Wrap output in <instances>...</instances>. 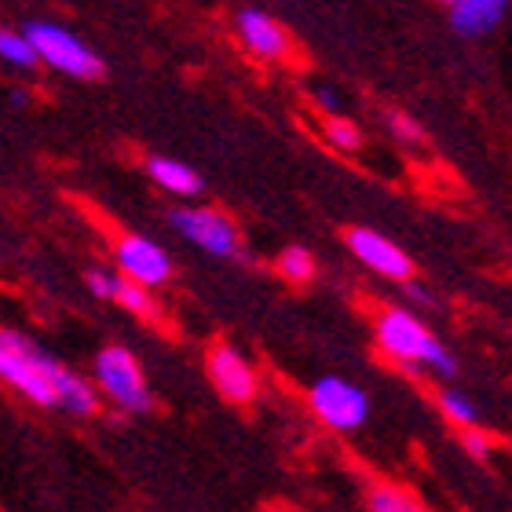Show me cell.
<instances>
[{
  "mask_svg": "<svg viewBox=\"0 0 512 512\" xmlns=\"http://www.w3.org/2000/svg\"><path fill=\"white\" fill-rule=\"evenodd\" d=\"M96 381L128 414H150L154 410V395H150L147 381H143L136 355L121 348V344H110V348H103L96 355Z\"/></svg>",
  "mask_w": 512,
  "mask_h": 512,
  "instance_id": "3",
  "label": "cell"
},
{
  "mask_svg": "<svg viewBox=\"0 0 512 512\" xmlns=\"http://www.w3.org/2000/svg\"><path fill=\"white\" fill-rule=\"evenodd\" d=\"M278 275L286 278V282H308L311 275H315V256L308 253V249L300 246H289L286 253L278 256Z\"/></svg>",
  "mask_w": 512,
  "mask_h": 512,
  "instance_id": "16",
  "label": "cell"
},
{
  "mask_svg": "<svg viewBox=\"0 0 512 512\" xmlns=\"http://www.w3.org/2000/svg\"><path fill=\"white\" fill-rule=\"evenodd\" d=\"M410 297H414V300H425V304H428V300H432V297H428V289L414 286V282H410Z\"/></svg>",
  "mask_w": 512,
  "mask_h": 512,
  "instance_id": "24",
  "label": "cell"
},
{
  "mask_svg": "<svg viewBox=\"0 0 512 512\" xmlns=\"http://www.w3.org/2000/svg\"><path fill=\"white\" fill-rule=\"evenodd\" d=\"M322 136L330 139L337 150H355L359 143H363L359 128H355L352 121H344V118H326V125H322Z\"/></svg>",
  "mask_w": 512,
  "mask_h": 512,
  "instance_id": "19",
  "label": "cell"
},
{
  "mask_svg": "<svg viewBox=\"0 0 512 512\" xmlns=\"http://www.w3.org/2000/svg\"><path fill=\"white\" fill-rule=\"evenodd\" d=\"M235 26H238L242 44H246L253 55H260V59H286L289 48H293L286 26H282L278 19H271V15L260 8H242L238 11Z\"/></svg>",
  "mask_w": 512,
  "mask_h": 512,
  "instance_id": "11",
  "label": "cell"
},
{
  "mask_svg": "<svg viewBox=\"0 0 512 512\" xmlns=\"http://www.w3.org/2000/svg\"><path fill=\"white\" fill-rule=\"evenodd\" d=\"M88 289H92L96 297H103V300H114V289H118V275H110V271L96 267V271H88Z\"/></svg>",
  "mask_w": 512,
  "mask_h": 512,
  "instance_id": "20",
  "label": "cell"
},
{
  "mask_svg": "<svg viewBox=\"0 0 512 512\" xmlns=\"http://www.w3.org/2000/svg\"><path fill=\"white\" fill-rule=\"evenodd\" d=\"M114 260L121 267V278L136 282V286H161L172 278V260L161 246H154L143 235H125L114 246Z\"/></svg>",
  "mask_w": 512,
  "mask_h": 512,
  "instance_id": "7",
  "label": "cell"
},
{
  "mask_svg": "<svg viewBox=\"0 0 512 512\" xmlns=\"http://www.w3.org/2000/svg\"><path fill=\"white\" fill-rule=\"evenodd\" d=\"M439 410L447 414V421H454V425H461V428L480 425V410H476V403L461 392H439Z\"/></svg>",
  "mask_w": 512,
  "mask_h": 512,
  "instance_id": "15",
  "label": "cell"
},
{
  "mask_svg": "<svg viewBox=\"0 0 512 512\" xmlns=\"http://www.w3.org/2000/svg\"><path fill=\"white\" fill-rule=\"evenodd\" d=\"M0 381L33 399L37 406H55V395L37 366V344L15 330H0Z\"/></svg>",
  "mask_w": 512,
  "mask_h": 512,
  "instance_id": "5",
  "label": "cell"
},
{
  "mask_svg": "<svg viewBox=\"0 0 512 512\" xmlns=\"http://www.w3.org/2000/svg\"><path fill=\"white\" fill-rule=\"evenodd\" d=\"M22 37L30 41V48L37 52V63H48L52 70L66 77H81V81H92V77L103 74V59H99L92 48H88L77 33H70L66 26H55V22H30Z\"/></svg>",
  "mask_w": 512,
  "mask_h": 512,
  "instance_id": "2",
  "label": "cell"
},
{
  "mask_svg": "<svg viewBox=\"0 0 512 512\" xmlns=\"http://www.w3.org/2000/svg\"><path fill=\"white\" fill-rule=\"evenodd\" d=\"M377 344H381L384 355L399 359V366H428L439 377L458 374L454 355L439 344L436 333L403 308H388L377 315Z\"/></svg>",
  "mask_w": 512,
  "mask_h": 512,
  "instance_id": "1",
  "label": "cell"
},
{
  "mask_svg": "<svg viewBox=\"0 0 512 512\" xmlns=\"http://www.w3.org/2000/svg\"><path fill=\"white\" fill-rule=\"evenodd\" d=\"M114 300H118V304H125L128 311L143 315V319H154V315H158V308H154V297H150L147 289L136 286V282H128V278H121V275H118V289H114Z\"/></svg>",
  "mask_w": 512,
  "mask_h": 512,
  "instance_id": "18",
  "label": "cell"
},
{
  "mask_svg": "<svg viewBox=\"0 0 512 512\" xmlns=\"http://www.w3.org/2000/svg\"><path fill=\"white\" fill-rule=\"evenodd\" d=\"M0 59L11 66H19V70L37 66V52L30 48V41L15 30H4V26H0Z\"/></svg>",
  "mask_w": 512,
  "mask_h": 512,
  "instance_id": "14",
  "label": "cell"
},
{
  "mask_svg": "<svg viewBox=\"0 0 512 512\" xmlns=\"http://www.w3.org/2000/svg\"><path fill=\"white\" fill-rule=\"evenodd\" d=\"M315 96H319V103H322L326 110H337V92H333V88H319Z\"/></svg>",
  "mask_w": 512,
  "mask_h": 512,
  "instance_id": "23",
  "label": "cell"
},
{
  "mask_svg": "<svg viewBox=\"0 0 512 512\" xmlns=\"http://www.w3.org/2000/svg\"><path fill=\"white\" fill-rule=\"evenodd\" d=\"M308 403L322 425L337 428V432H355L370 417V395L355 381H344V377H319L311 384Z\"/></svg>",
  "mask_w": 512,
  "mask_h": 512,
  "instance_id": "4",
  "label": "cell"
},
{
  "mask_svg": "<svg viewBox=\"0 0 512 512\" xmlns=\"http://www.w3.org/2000/svg\"><path fill=\"white\" fill-rule=\"evenodd\" d=\"M494 439L480 428H465V450H469L472 458H487V450H491Z\"/></svg>",
  "mask_w": 512,
  "mask_h": 512,
  "instance_id": "21",
  "label": "cell"
},
{
  "mask_svg": "<svg viewBox=\"0 0 512 512\" xmlns=\"http://www.w3.org/2000/svg\"><path fill=\"white\" fill-rule=\"evenodd\" d=\"M370 512H425V509H421L406 491H399V487L377 483L374 491H370Z\"/></svg>",
  "mask_w": 512,
  "mask_h": 512,
  "instance_id": "17",
  "label": "cell"
},
{
  "mask_svg": "<svg viewBox=\"0 0 512 512\" xmlns=\"http://www.w3.org/2000/svg\"><path fill=\"white\" fill-rule=\"evenodd\" d=\"M348 249H352L366 267H374L377 275L392 278V282H410V275H414L410 256L395 246V242H388L384 235L370 231V227H352V231H348Z\"/></svg>",
  "mask_w": 512,
  "mask_h": 512,
  "instance_id": "10",
  "label": "cell"
},
{
  "mask_svg": "<svg viewBox=\"0 0 512 512\" xmlns=\"http://www.w3.org/2000/svg\"><path fill=\"white\" fill-rule=\"evenodd\" d=\"M209 381L227 403H253L256 399V374L249 359L231 344H216L209 352Z\"/></svg>",
  "mask_w": 512,
  "mask_h": 512,
  "instance_id": "9",
  "label": "cell"
},
{
  "mask_svg": "<svg viewBox=\"0 0 512 512\" xmlns=\"http://www.w3.org/2000/svg\"><path fill=\"white\" fill-rule=\"evenodd\" d=\"M392 125L403 139H421V128H417L410 118H403V114H392Z\"/></svg>",
  "mask_w": 512,
  "mask_h": 512,
  "instance_id": "22",
  "label": "cell"
},
{
  "mask_svg": "<svg viewBox=\"0 0 512 512\" xmlns=\"http://www.w3.org/2000/svg\"><path fill=\"white\" fill-rule=\"evenodd\" d=\"M37 366H41L44 381H48V388H52L55 395V406H63L66 414L74 417H92L99 410V395L96 388L85 381L81 374H74L66 363H59L55 355H48L37 344Z\"/></svg>",
  "mask_w": 512,
  "mask_h": 512,
  "instance_id": "8",
  "label": "cell"
},
{
  "mask_svg": "<svg viewBox=\"0 0 512 512\" xmlns=\"http://www.w3.org/2000/svg\"><path fill=\"white\" fill-rule=\"evenodd\" d=\"M447 11H450V26L458 33H465V37H483V33H491L502 26L509 4H502V0H454Z\"/></svg>",
  "mask_w": 512,
  "mask_h": 512,
  "instance_id": "12",
  "label": "cell"
},
{
  "mask_svg": "<svg viewBox=\"0 0 512 512\" xmlns=\"http://www.w3.org/2000/svg\"><path fill=\"white\" fill-rule=\"evenodd\" d=\"M169 224L176 227V235H183L191 246L205 249L213 256H238L242 249V238H238V227L227 220L220 209H202V205H183V209H172Z\"/></svg>",
  "mask_w": 512,
  "mask_h": 512,
  "instance_id": "6",
  "label": "cell"
},
{
  "mask_svg": "<svg viewBox=\"0 0 512 512\" xmlns=\"http://www.w3.org/2000/svg\"><path fill=\"white\" fill-rule=\"evenodd\" d=\"M147 172L161 191L180 194V198H194V194H202V187H205L202 176H198L191 165H183V161H176V158H147Z\"/></svg>",
  "mask_w": 512,
  "mask_h": 512,
  "instance_id": "13",
  "label": "cell"
}]
</instances>
